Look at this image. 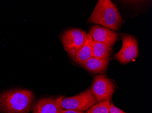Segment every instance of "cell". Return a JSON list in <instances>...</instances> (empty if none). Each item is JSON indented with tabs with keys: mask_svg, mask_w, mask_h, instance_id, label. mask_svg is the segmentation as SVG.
<instances>
[{
	"mask_svg": "<svg viewBox=\"0 0 152 113\" xmlns=\"http://www.w3.org/2000/svg\"><path fill=\"white\" fill-rule=\"evenodd\" d=\"M34 100V95L27 89H12L0 93V111L1 113H28Z\"/></svg>",
	"mask_w": 152,
	"mask_h": 113,
	"instance_id": "1",
	"label": "cell"
},
{
	"mask_svg": "<svg viewBox=\"0 0 152 113\" xmlns=\"http://www.w3.org/2000/svg\"><path fill=\"white\" fill-rule=\"evenodd\" d=\"M123 22L116 5L109 0H99L88 23H93L113 30H119Z\"/></svg>",
	"mask_w": 152,
	"mask_h": 113,
	"instance_id": "2",
	"label": "cell"
},
{
	"mask_svg": "<svg viewBox=\"0 0 152 113\" xmlns=\"http://www.w3.org/2000/svg\"><path fill=\"white\" fill-rule=\"evenodd\" d=\"M60 104L63 109H72L85 112L96 103L91 88H88L78 95L69 97L61 96Z\"/></svg>",
	"mask_w": 152,
	"mask_h": 113,
	"instance_id": "3",
	"label": "cell"
},
{
	"mask_svg": "<svg viewBox=\"0 0 152 113\" xmlns=\"http://www.w3.org/2000/svg\"><path fill=\"white\" fill-rule=\"evenodd\" d=\"M91 89L96 103H99L111 100L115 91V86L107 76L99 74L94 77Z\"/></svg>",
	"mask_w": 152,
	"mask_h": 113,
	"instance_id": "4",
	"label": "cell"
},
{
	"mask_svg": "<svg viewBox=\"0 0 152 113\" xmlns=\"http://www.w3.org/2000/svg\"><path fill=\"white\" fill-rule=\"evenodd\" d=\"M121 38L123 45L114 58L122 64H127L138 57L139 48L137 40L134 36L127 34H122Z\"/></svg>",
	"mask_w": 152,
	"mask_h": 113,
	"instance_id": "5",
	"label": "cell"
},
{
	"mask_svg": "<svg viewBox=\"0 0 152 113\" xmlns=\"http://www.w3.org/2000/svg\"><path fill=\"white\" fill-rule=\"evenodd\" d=\"M86 32L78 29H71L63 33L61 42L65 50L67 52L71 58L84 44Z\"/></svg>",
	"mask_w": 152,
	"mask_h": 113,
	"instance_id": "6",
	"label": "cell"
},
{
	"mask_svg": "<svg viewBox=\"0 0 152 113\" xmlns=\"http://www.w3.org/2000/svg\"><path fill=\"white\" fill-rule=\"evenodd\" d=\"M89 34L93 41L99 42L112 48L118 40V35L117 32L107 27L94 25L89 29Z\"/></svg>",
	"mask_w": 152,
	"mask_h": 113,
	"instance_id": "7",
	"label": "cell"
},
{
	"mask_svg": "<svg viewBox=\"0 0 152 113\" xmlns=\"http://www.w3.org/2000/svg\"><path fill=\"white\" fill-rule=\"evenodd\" d=\"M63 109L60 104L59 99L44 98L41 99L32 109L33 113H60Z\"/></svg>",
	"mask_w": 152,
	"mask_h": 113,
	"instance_id": "8",
	"label": "cell"
},
{
	"mask_svg": "<svg viewBox=\"0 0 152 113\" xmlns=\"http://www.w3.org/2000/svg\"><path fill=\"white\" fill-rule=\"evenodd\" d=\"M93 40L91 35L87 33L85 35L83 45L76 53L72 59L77 64L81 65L92 57Z\"/></svg>",
	"mask_w": 152,
	"mask_h": 113,
	"instance_id": "9",
	"label": "cell"
},
{
	"mask_svg": "<svg viewBox=\"0 0 152 113\" xmlns=\"http://www.w3.org/2000/svg\"><path fill=\"white\" fill-rule=\"evenodd\" d=\"M109 60V59H100L92 57L80 65L92 73L102 74L105 72Z\"/></svg>",
	"mask_w": 152,
	"mask_h": 113,
	"instance_id": "10",
	"label": "cell"
},
{
	"mask_svg": "<svg viewBox=\"0 0 152 113\" xmlns=\"http://www.w3.org/2000/svg\"><path fill=\"white\" fill-rule=\"evenodd\" d=\"M113 48L99 42L93 41L92 57L100 59H109Z\"/></svg>",
	"mask_w": 152,
	"mask_h": 113,
	"instance_id": "11",
	"label": "cell"
},
{
	"mask_svg": "<svg viewBox=\"0 0 152 113\" xmlns=\"http://www.w3.org/2000/svg\"><path fill=\"white\" fill-rule=\"evenodd\" d=\"M110 104V101L109 100L96 103L85 113H109Z\"/></svg>",
	"mask_w": 152,
	"mask_h": 113,
	"instance_id": "12",
	"label": "cell"
},
{
	"mask_svg": "<svg viewBox=\"0 0 152 113\" xmlns=\"http://www.w3.org/2000/svg\"><path fill=\"white\" fill-rule=\"evenodd\" d=\"M109 113H127L124 112L122 109L115 107L113 103H110Z\"/></svg>",
	"mask_w": 152,
	"mask_h": 113,
	"instance_id": "13",
	"label": "cell"
},
{
	"mask_svg": "<svg viewBox=\"0 0 152 113\" xmlns=\"http://www.w3.org/2000/svg\"><path fill=\"white\" fill-rule=\"evenodd\" d=\"M60 113H85L84 112L77 111V110H72V109H63Z\"/></svg>",
	"mask_w": 152,
	"mask_h": 113,
	"instance_id": "14",
	"label": "cell"
}]
</instances>
